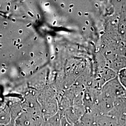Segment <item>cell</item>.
<instances>
[{"mask_svg":"<svg viewBox=\"0 0 126 126\" xmlns=\"http://www.w3.org/2000/svg\"><path fill=\"white\" fill-rule=\"evenodd\" d=\"M43 120L40 108H23L14 124L15 126H41Z\"/></svg>","mask_w":126,"mask_h":126,"instance_id":"cell-1","label":"cell"},{"mask_svg":"<svg viewBox=\"0 0 126 126\" xmlns=\"http://www.w3.org/2000/svg\"><path fill=\"white\" fill-rule=\"evenodd\" d=\"M100 94L105 98L115 100L118 98L126 97V90L119 81L118 77H115L102 86Z\"/></svg>","mask_w":126,"mask_h":126,"instance_id":"cell-2","label":"cell"},{"mask_svg":"<svg viewBox=\"0 0 126 126\" xmlns=\"http://www.w3.org/2000/svg\"><path fill=\"white\" fill-rule=\"evenodd\" d=\"M108 114L115 118L119 126H126V97L115 99L113 108Z\"/></svg>","mask_w":126,"mask_h":126,"instance_id":"cell-3","label":"cell"},{"mask_svg":"<svg viewBox=\"0 0 126 126\" xmlns=\"http://www.w3.org/2000/svg\"><path fill=\"white\" fill-rule=\"evenodd\" d=\"M85 112L86 110L83 105H76L69 107L59 113L60 115L65 117L68 122L73 125L79 121Z\"/></svg>","mask_w":126,"mask_h":126,"instance_id":"cell-4","label":"cell"},{"mask_svg":"<svg viewBox=\"0 0 126 126\" xmlns=\"http://www.w3.org/2000/svg\"><path fill=\"white\" fill-rule=\"evenodd\" d=\"M94 126H119V125L115 118L109 114H107L95 117Z\"/></svg>","mask_w":126,"mask_h":126,"instance_id":"cell-5","label":"cell"},{"mask_svg":"<svg viewBox=\"0 0 126 126\" xmlns=\"http://www.w3.org/2000/svg\"><path fill=\"white\" fill-rule=\"evenodd\" d=\"M95 117L92 113L86 112L79 121L73 125V126H94Z\"/></svg>","mask_w":126,"mask_h":126,"instance_id":"cell-6","label":"cell"},{"mask_svg":"<svg viewBox=\"0 0 126 126\" xmlns=\"http://www.w3.org/2000/svg\"><path fill=\"white\" fill-rule=\"evenodd\" d=\"M61 117L59 112L51 117L44 119L41 126H60Z\"/></svg>","mask_w":126,"mask_h":126,"instance_id":"cell-7","label":"cell"},{"mask_svg":"<svg viewBox=\"0 0 126 126\" xmlns=\"http://www.w3.org/2000/svg\"><path fill=\"white\" fill-rule=\"evenodd\" d=\"M118 79L122 86L126 90V67L119 71Z\"/></svg>","mask_w":126,"mask_h":126,"instance_id":"cell-8","label":"cell"},{"mask_svg":"<svg viewBox=\"0 0 126 126\" xmlns=\"http://www.w3.org/2000/svg\"><path fill=\"white\" fill-rule=\"evenodd\" d=\"M61 117V122L60 126H73V125L67 121L66 118L63 116L60 115Z\"/></svg>","mask_w":126,"mask_h":126,"instance_id":"cell-9","label":"cell"},{"mask_svg":"<svg viewBox=\"0 0 126 126\" xmlns=\"http://www.w3.org/2000/svg\"><path fill=\"white\" fill-rule=\"evenodd\" d=\"M19 33L22 34V33H23V31H22V30H20V31H19Z\"/></svg>","mask_w":126,"mask_h":126,"instance_id":"cell-10","label":"cell"},{"mask_svg":"<svg viewBox=\"0 0 126 126\" xmlns=\"http://www.w3.org/2000/svg\"><path fill=\"white\" fill-rule=\"evenodd\" d=\"M33 53H31V57H33V56H34V55H33Z\"/></svg>","mask_w":126,"mask_h":126,"instance_id":"cell-11","label":"cell"},{"mask_svg":"<svg viewBox=\"0 0 126 126\" xmlns=\"http://www.w3.org/2000/svg\"><path fill=\"white\" fill-rule=\"evenodd\" d=\"M37 18H38V19H39V18H40V16H39V15L37 14Z\"/></svg>","mask_w":126,"mask_h":126,"instance_id":"cell-12","label":"cell"},{"mask_svg":"<svg viewBox=\"0 0 126 126\" xmlns=\"http://www.w3.org/2000/svg\"><path fill=\"white\" fill-rule=\"evenodd\" d=\"M20 41H21V39H18V43H20Z\"/></svg>","mask_w":126,"mask_h":126,"instance_id":"cell-13","label":"cell"},{"mask_svg":"<svg viewBox=\"0 0 126 126\" xmlns=\"http://www.w3.org/2000/svg\"><path fill=\"white\" fill-rule=\"evenodd\" d=\"M36 39H37V36H36V37L34 38V40H36Z\"/></svg>","mask_w":126,"mask_h":126,"instance_id":"cell-14","label":"cell"},{"mask_svg":"<svg viewBox=\"0 0 126 126\" xmlns=\"http://www.w3.org/2000/svg\"><path fill=\"white\" fill-rule=\"evenodd\" d=\"M54 56H52L51 58V59H54Z\"/></svg>","mask_w":126,"mask_h":126,"instance_id":"cell-15","label":"cell"},{"mask_svg":"<svg viewBox=\"0 0 126 126\" xmlns=\"http://www.w3.org/2000/svg\"><path fill=\"white\" fill-rule=\"evenodd\" d=\"M56 51L58 52V51H59V49H58V48H56Z\"/></svg>","mask_w":126,"mask_h":126,"instance_id":"cell-16","label":"cell"},{"mask_svg":"<svg viewBox=\"0 0 126 126\" xmlns=\"http://www.w3.org/2000/svg\"><path fill=\"white\" fill-rule=\"evenodd\" d=\"M61 6H62V7H64V5L63 4H61Z\"/></svg>","mask_w":126,"mask_h":126,"instance_id":"cell-17","label":"cell"},{"mask_svg":"<svg viewBox=\"0 0 126 126\" xmlns=\"http://www.w3.org/2000/svg\"><path fill=\"white\" fill-rule=\"evenodd\" d=\"M23 46V45H20V46H19V47H22V46Z\"/></svg>","mask_w":126,"mask_h":126,"instance_id":"cell-18","label":"cell"},{"mask_svg":"<svg viewBox=\"0 0 126 126\" xmlns=\"http://www.w3.org/2000/svg\"><path fill=\"white\" fill-rule=\"evenodd\" d=\"M30 72H31V75H32V74H33V73H32V71H31Z\"/></svg>","mask_w":126,"mask_h":126,"instance_id":"cell-19","label":"cell"},{"mask_svg":"<svg viewBox=\"0 0 126 126\" xmlns=\"http://www.w3.org/2000/svg\"><path fill=\"white\" fill-rule=\"evenodd\" d=\"M25 17H26V16H23V18H25Z\"/></svg>","mask_w":126,"mask_h":126,"instance_id":"cell-20","label":"cell"},{"mask_svg":"<svg viewBox=\"0 0 126 126\" xmlns=\"http://www.w3.org/2000/svg\"><path fill=\"white\" fill-rule=\"evenodd\" d=\"M56 21H55V22H54V23H53V25H55V23H56Z\"/></svg>","mask_w":126,"mask_h":126,"instance_id":"cell-21","label":"cell"},{"mask_svg":"<svg viewBox=\"0 0 126 126\" xmlns=\"http://www.w3.org/2000/svg\"><path fill=\"white\" fill-rule=\"evenodd\" d=\"M33 63H34V61H32V63H31V64H33Z\"/></svg>","mask_w":126,"mask_h":126,"instance_id":"cell-22","label":"cell"},{"mask_svg":"<svg viewBox=\"0 0 126 126\" xmlns=\"http://www.w3.org/2000/svg\"><path fill=\"white\" fill-rule=\"evenodd\" d=\"M16 5H15V10H16Z\"/></svg>","mask_w":126,"mask_h":126,"instance_id":"cell-23","label":"cell"},{"mask_svg":"<svg viewBox=\"0 0 126 126\" xmlns=\"http://www.w3.org/2000/svg\"><path fill=\"white\" fill-rule=\"evenodd\" d=\"M46 57H48V54H47V53H46Z\"/></svg>","mask_w":126,"mask_h":126,"instance_id":"cell-24","label":"cell"},{"mask_svg":"<svg viewBox=\"0 0 126 126\" xmlns=\"http://www.w3.org/2000/svg\"><path fill=\"white\" fill-rule=\"evenodd\" d=\"M38 67H37L36 68V70H38Z\"/></svg>","mask_w":126,"mask_h":126,"instance_id":"cell-25","label":"cell"},{"mask_svg":"<svg viewBox=\"0 0 126 126\" xmlns=\"http://www.w3.org/2000/svg\"><path fill=\"white\" fill-rule=\"evenodd\" d=\"M16 41H15V44H14V45H16Z\"/></svg>","mask_w":126,"mask_h":126,"instance_id":"cell-26","label":"cell"}]
</instances>
